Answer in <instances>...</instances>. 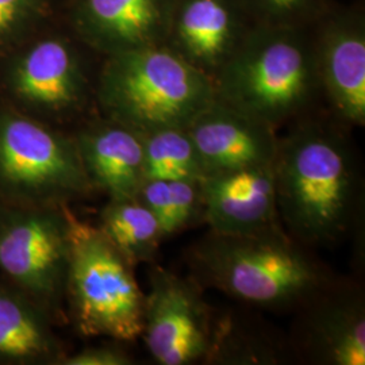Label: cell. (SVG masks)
<instances>
[{
    "label": "cell",
    "mask_w": 365,
    "mask_h": 365,
    "mask_svg": "<svg viewBox=\"0 0 365 365\" xmlns=\"http://www.w3.org/2000/svg\"><path fill=\"white\" fill-rule=\"evenodd\" d=\"M42 7L43 0H0V46L30 26Z\"/></svg>",
    "instance_id": "23"
},
{
    "label": "cell",
    "mask_w": 365,
    "mask_h": 365,
    "mask_svg": "<svg viewBox=\"0 0 365 365\" xmlns=\"http://www.w3.org/2000/svg\"><path fill=\"white\" fill-rule=\"evenodd\" d=\"M4 84L19 105L45 115L78 110L87 93L78 54L58 38L41 39L14 56L6 66Z\"/></svg>",
    "instance_id": "10"
},
{
    "label": "cell",
    "mask_w": 365,
    "mask_h": 365,
    "mask_svg": "<svg viewBox=\"0 0 365 365\" xmlns=\"http://www.w3.org/2000/svg\"><path fill=\"white\" fill-rule=\"evenodd\" d=\"M66 299L75 329L84 337L130 342L144 329L145 294L134 265L98 226L69 210Z\"/></svg>",
    "instance_id": "5"
},
{
    "label": "cell",
    "mask_w": 365,
    "mask_h": 365,
    "mask_svg": "<svg viewBox=\"0 0 365 365\" xmlns=\"http://www.w3.org/2000/svg\"><path fill=\"white\" fill-rule=\"evenodd\" d=\"M277 138L274 170L282 226L307 248L339 245L359 222L361 175L337 126L298 118Z\"/></svg>",
    "instance_id": "1"
},
{
    "label": "cell",
    "mask_w": 365,
    "mask_h": 365,
    "mask_svg": "<svg viewBox=\"0 0 365 365\" xmlns=\"http://www.w3.org/2000/svg\"><path fill=\"white\" fill-rule=\"evenodd\" d=\"M289 339H280L269 327H257L229 315L215 319L206 363L277 364L294 357Z\"/></svg>",
    "instance_id": "18"
},
{
    "label": "cell",
    "mask_w": 365,
    "mask_h": 365,
    "mask_svg": "<svg viewBox=\"0 0 365 365\" xmlns=\"http://www.w3.org/2000/svg\"><path fill=\"white\" fill-rule=\"evenodd\" d=\"M137 199L153 212L164 240L203 222L200 182L144 180Z\"/></svg>",
    "instance_id": "21"
},
{
    "label": "cell",
    "mask_w": 365,
    "mask_h": 365,
    "mask_svg": "<svg viewBox=\"0 0 365 365\" xmlns=\"http://www.w3.org/2000/svg\"><path fill=\"white\" fill-rule=\"evenodd\" d=\"M53 324L26 294L0 283V364H60L66 353Z\"/></svg>",
    "instance_id": "17"
},
{
    "label": "cell",
    "mask_w": 365,
    "mask_h": 365,
    "mask_svg": "<svg viewBox=\"0 0 365 365\" xmlns=\"http://www.w3.org/2000/svg\"><path fill=\"white\" fill-rule=\"evenodd\" d=\"M178 0H80L75 26L107 56L167 43Z\"/></svg>",
    "instance_id": "14"
},
{
    "label": "cell",
    "mask_w": 365,
    "mask_h": 365,
    "mask_svg": "<svg viewBox=\"0 0 365 365\" xmlns=\"http://www.w3.org/2000/svg\"><path fill=\"white\" fill-rule=\"evenodd\" d=\"M188 264L202 287L271 312H294L334 277L283 226L248 235L209 230L188 250Z\"/></svg>",
    "instance_id": "2"
},
{
    "label": "cell",
    "mask_w": 365,
    "mask_h": 365,
    "mask_svg": "<svg viewBox=\"0 0 365 365\" xmlns=\"http://www.w3.org/2000/svg\"><path fill=\"white\" fill-rule=\"evenodd\" d=\"M242 10L260 26L299 27L319 18L327 0H238Z\"/></svg>",
    "instance_id": "22"
},
{
    "label": "cell",
    "mask_w": 365,
    "mask_h": 365,
    "mask_svg": "<svg viewBox=\"0 0 365 365\" xmlns=\"http://www.w3.org/2000/svg\"><path fill=\"white\" fill-rule=\"evenodd\" d=\"M215 99L212 78L167 45L108 56L98 84L106 118L140 134L185 129Z\"/></svg>",
    "instance_id": "4"
},
{
    "label": "cell",
    "mask_w": 365,
    "mask_h": 365,
    "mask_svg": "<svg viewBox=\"0 0 365 365\" xmlns=\"http://www.w3.org/2000/svg\"><path fill=\"white\" fill-rule=\"evenodd\" d=\"M206 176L217 172L272 165L276 129L215 99L187 128Z\"/></svg>",
    "instance_id": "12"
},
{
    "label": "cell",
    "mask_w": 365,
    "mask_h": 365,
    "mask_svg": "<svg viewBox=\"0 0 365 365\" xmlns=\"http://www.w3.org/2000/svg\"><path fill=\"white\" fill-rule=\"evenodd\" d=\"M73 140L92 188L108 199L137 197L145 180L140 133L106 118L78 131Z\"/></svg>",
    "instance_id": "16"
},
{
    "label": "cell",
    "mask_w": 365,
    "mask_h": 365,
    "mask_svg": "<svg viewBox=\"0 0 365 365\" xmlns=\"http://www.w3.org/2000/svg\"><path fill=\"white\" fill-rule=\"evenodd\" d=\"M69 210L0 202V271L53 322L64 317Z\"/></svg>",
    "instance_id": "7"
},
{
    "label": "cell",
    "mask_w": 365,
    "mask_h": 365,
    "mask_svg": "<svg viewBox=\"0 0 365 365\" xmlns=\"http://www.w3.org/2000/svg\"><path fill=\"white\" fill-rule=\"evenodd\" d=\"M238 0H178L167 46L211 78L249 29Z\"/></svg>",
    "instance_id": "15"
},
{
    "label": "cell",
    "mask_w": 365,
    "mask_h": 365,
    "mask_svg": "<svg viewBox=\"0 0 365 365\" xmlns=\"http://www.w3.org/2000/svg\"><path fill=\"white\" fill-rule=\"evenodd\" d=\"M133 359L117 345H99L83 349L81 352L66 354L60 365H130Z\"/></svg>",
    "instance_id": "24"
},
{
    "label": "cell",
    "mask_w": 365,
    "mask_h": 365,
    "mask_svg": "<svg viewBox=\"0 0 365 365\" xmlns=\"http://www.w3.org/2000/svg\"><path fill=\"white\" fill-rule=\"evenodd\" d=\"M203 222L220 235H248L282 226L274 164L217 172L200 180Z\"/></svg>",
    "instance_id": "13"
},
{
    "label": "cell",
    "mask_w": 365,
    "mask_h": 365,
    "mask_svg": "<svg viewBox=\"0 0 365 365\" xmlns=\"http://www.w3.org/2000/svg\"><path fill=\"white\" fill-rule=\"evenodd\" d=\"M98 227L133 265L153 264L164 241L156 217L137 197L108 199Z\"/></svg>",
    "instance_id": "19"
},
{
    "label": "cell",
    "mask_w": 365,
    "mask_h": 365,
    "mask_svg": "<svg viewBox=\"0 0 365 365\" xmlns=\"http://www.w3.org/2000/svg\"><path fill=\"white\" fill-rule=\"evenodd\" d=\"M212 81L217 99L274 129L321 92L313 42L299 27L253 25Z\"/></svg>",
    "instance_id": "3"
},
{
    "label": "cell",
    "mask_w": 365,
    "mask_h": 365,
    "mask_svg": "<svg viewBox=\"0 0 365 365\" xmlns=\"http://www.w3.org/2000/svg\"><path fill=\"white\" fill-rule=\"evenodd\" d=\"M289 339L295 357L321 365L365 364V297L333 277L299 304Z\"/></svg>",
    "instance_id": "9"
},
{
    "label": "cell",
    "mask_w": 365,
    "mask_h": 365,
    "mask_svg": "<svg viewBox=\"0 0 365 365\" xmlns=\"http://www.w3.org/2000/svg\"><path fill=\"white\" fill-rule=\"evenodd\" d=\"M313 45L319 91L339 122L364 126V19L359 14L336 15L327 21Z\"/></svg>",
    "instance_id": "11"
},
{
    "label": "cell",
    "mask_w": 365,
    "mask_h": 365,
    "mask_svg": "<svg viewBox=\"0 0 365 365\" xmlns=\"http://www.w3.org/2000/svg\"><path fill=\"white\" fill-rule=\"evenodd\" d=\"M145 180H194L206 176L200 156L187 128L141 134Z\"/></svg>",
    "instance_id": "20"
},
{
    "label": "cell",
    "mask_w": 365,
    "mask_h": 365,
    "mask_svg": "<svg viewBox=\"0 0 365 365\" xmlns=\"http://www.w3.org/2000/svg\"><path fill=\"white\" fill-rule=\"evenodd\" d=\"M91 190L73 138L0 108V202L60 206Z\"/></svg>",
    "instance_id": "6"
},
{
    "label": "cell",
    "mask_w": 365,
    "mask_h": 365,
    "mask_svg": "<svg viewBox=\"0 0 365 365\" xmlns=\"http://www.w3.org/2000/svg\"><path fill=\"white\" fill-rule=\"evenodd\" d=\"M192 276L182 277L153 265L145 295L144 339L160 365H188L206 360L215 318Z\"/></svg>",
    "instance_id": "8"
}]
</instances>
